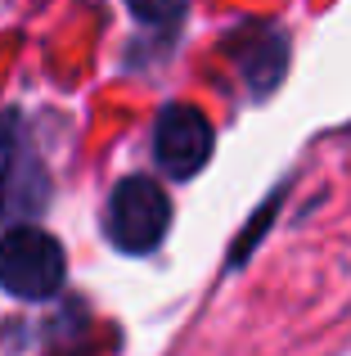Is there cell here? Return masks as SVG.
Returning a JSON list of instances; mask_svg holds the SVG:
<instances>
[{
  "label": "cell",
  "mask_w": 351,
  "mask_h": 356,
  "mask_svg": "<svg viewBox=\"0 0 351 356\" xmlns=\"http://www.w3.org/2000/svg\"><path fill=\"white\" fill-rule=\"evenodd\" d=\"M131 5V14L140 18V23H176V18L185 14V0H126Z\"/></svg>",
  "instance_id": "obj_5"
},
{
  "label": "cell",
  "mask_w": 351,
  "mask_h": 356,
  "mask_svg": "<svg viewBox=\"0 0 351 356\" xmlns=\"http://www.w3.org/2000/svg\"><path fill=\"white\" fill-rule=\"evenodd\" d=\"M230 54L239 59V68L252 81L257 95L275 90L280 77H284V68H289V45H284V36L271 32V27H248V32L230 36Z\"/></svg>",
  "instance_id": "obj_4"
},
{
  "label": "cell",
  "mask_w": 351,
  "mask_h": 356,
  "mask_svg": "<svg viewBox=\"0 0 351 356\" xmlns=\"http://www.w3.org/2000/svg\"><path fill=\"white\" fill-rule=\"evenodd\" d=\"M171 226V199L158 181L149 176H126L108 199V239L131 257L153 252L167 239Z\"/></svg>",
  "instance_id": "obj_2"
},
{
  "label": "cell",
  "mask_w": 351,
  "mask_h": 356,
  "mask_svg": "<svg viewBox=\"0 0 351 356\" xmlns=\"http://www.w3.org/2000/svg\"><path fill=\"white\" fill-rule=\"evenodd\" d=\"M63 248L36 226H18L0 239V289L23 302H41L63 289Z\"/></svg>",
  "instance_id": "obj_1"
},
{
  "label": "cell",
  "mask_w": 351,
  "mask_h": 356,
  "mask_svg": "<svg viewBox=\"0 0 351 356\" xmlns=\"http://www.w3.org/2000/svg\"><path fill=\"white\" fill-rule=\"evenodd\" d=\"M212 149H216V131H212L207 113L194 104H171L162 108L158 127H153V158L171 181H189L207 167Z\"/></svg>",
  "instance_id": "obj_3"
}]
</instances>
